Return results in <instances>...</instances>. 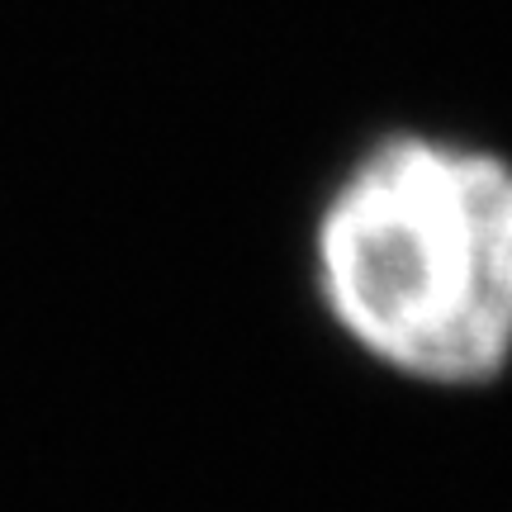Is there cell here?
Returning <instances> with one entry per match:
<instances>
[{"mask_svg":"<svg viewBox=\"0 0 512 512\" xmlns=\"http://www.w3.org/2000/svg\"><path fill=\"white\" fill-rule=\"evenodd\" d=\"M332 328L403 380L470 389L512 361V157L399 128L351 157L309 233Z\"/></svg>","mask_w":512,"mask_h":512,"instance_id":"obj_1","label":"cell"}]
</instances>
